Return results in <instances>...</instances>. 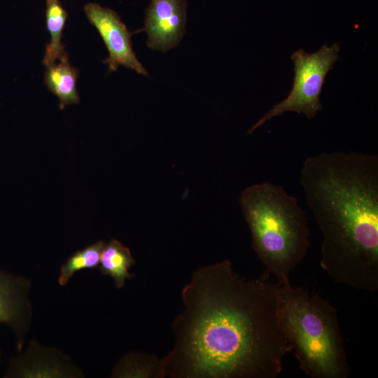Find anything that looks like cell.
Returning a JSON list of instances; mask_svg holds the SVG:
<instances>
[{
	"mask_svg": "<svg viewBox=\"0 0 378 378\" xmlns=\"http://www.w3.org/2000/svg\"><path fill=\"white\" fill-rule=\"evenodd\" d=\"M246 279L230 260L197 268L181 292L175 344L162 377L276 378L291 351L283 323L281 284Z\"/></svg>",
	"mask_w": 378,
	"mask_h": 378,
	"instance_id": "1",
	"label": "cell"
},
{
	"mask_svg": "<svg viewBox=\"0 0 378 378\" xmlns=\"http://www.w3.org/2000/svg\"><path fill=\"white\" fill-rule=\"evenodd\" d=\"M300 184L321 232V266L336 283L378 290V156L350 152L307 158Z\"/></svg>",
	"mask_w": 378,
	"mask_h": 378,
	"instance_id": "2",
	"label": "cell"
},
{
	"mask_svg": "<svg viewBox=\"0 0 378 378\" xmlns=\"http://www.w3.org/2000/svg\"><path fill=\"white\" fill-rule=\"evenodd\" d=\"M239 202L265 274L273 275L281 285L290 284L291 272L310 247L304 211L281 186L270 182L248 186Z\"/></svg>",
	"mask_w": 378,
	"mask_h": 378,
	"instance_id": "3",
	"label": "cell"
},
{
	"mask_svg": "<svg viewBox=\"0 0 378 378\" xmlns=\"http://www.w3.org/2000/svg\"><path fill=\"white\" fill-rule=\"evenodd\" d=\"M283 323L300 368L311 378H346L350 372L336 309L318 295L281 285Z\"/></svg>",
	"mask_w": 378,
	"mask_h": 378,
	"instance_id": "4",
	"label": "cell"
},
{
	"mask_svg": "<svg viewBox=\"0 0 378 378\" xmlns=\"http://www.w3.org/2000/svg\"><path fill=\"white\" fill-rule=\"evenodd\" d=\"M340 43L323 45L318 50L307 53L300 49L291 55L294 64L292 90L286 99L274 105L248 130L252 134L258 127L272 118L287 111L304 114L312 119L321 110L320 94L328 71L338 59Z\"/></svg>",
	"mask_w": 378,
	"mask_h": 378,
	"instance_id": "5",
	"label": "cell"
},
{
	"mask_svg": "<svg viewBox=\"0 0 378 378\" xmlns=\"http://www.w3.org/2000/svg\"><path fill=\"white\" fill-rule=\"evenodd\" d=\"M90 22L97 29L108 51L104 60L110 71L119 66L131 69L137 74L147 76L146 68L138 60L132 46V34L118 15L113 10L90 3L84 6Z\"/></svg>",
	"mask_w": 378,
	"mask_h": 378,
	"instance_id": "6",
	"label": "cell"
},
{
	"mask_svg": "<svg viewBox=\"0 0 378 378\" xmlns=\"http://www.w3.org/2000/svg\"><path fill=\"white\" fill-rule=\"evenodd\" d=\"M186 0H151L141 29L148 46L162 52L176 46L186 32Z\"/></svg>",
	"mask_w": 378,
	"mask_h": 378,
	"instance_id": "7",
	"label": "cell"
},
{
	"mask_svg": "<svg viewBox=\"0 0 378 378\" xmlns=\"http://www.w3.org/2000/svg\"><path fill=\"white\" fill-rule=\"evenodd\" d=\"M78 76L77 69L69 62L68 58L46 66L44 82L48 89L57 97L60 109L79 102Z\"/></svg>",
	"mask_w": 378,
	"mask_h": 378,
	"instance_id": "8",
	"label": "cell"
},
{
	"mask_svg": "<svg viewBox=\"0 0 378 378\" xmlns=\"http://www.w3.org/2000/svg\"><path fill=\"white\" fill-rule=\"evenodd\" d=\"M24 284L0 269V324L16 329L22 316Z\"/></svg>",
	"mask_w": 378,
	"mask_h": 378,
	"instance_id": "9",
	"label": "cell"
},
{
	"mask_svg": "<svg viewBox=\"0 0 378 378\" xmlns=\"http://www.w3.org/2000/svg\"><path fill=\"white\" fill-rule=\"evenodd\" d=\"M67 18V13L59 0H46V22L50 40L46 45L43 64L48 66L68 58L62 37Z\"/></svg>",
	"mask_w": 378,
	"mask_h": 378,
	"instance_id": "10",
	"label": "cell"
},
{
	"mask_svg": "<svg viewBox=\"0 0 378 378\" xmlns=\"http://www.w3.org/2000/svg\"><path fill=\"white\" fill-rule=\"evenodd\" d=\"M134 264L130 249L120 241L113 239L105 244L101 254L99 270L114 280L117 288H122L125 280L132 277L129 270Z\"/></svg>",
	"mask_w": 378,
	"mask_h": 378,
	"instance_id": "11",
	"label": "cell"
},
{
	"mask_svg": "<svg viewBox=\"0 0 378 378\" xmlns=\"http://www.w3.org/2000/svg\"><path fill=\"white\" fill-rule=\"evenodd\" d=\"M105 243L99 241L83 250L76 251L62 266L58 282L65 285L72 275L83 269L95 268L99 265Z\"/></svg>",
	"mask_w": 378,
	"mask_h": 378,
	"instance_id": "12",
	"label": "cell"
},
{
	"mask_svg": "<svg viewBox=\"0 0 378 378\" xmlns=\"http://www.w3.org/2000/svg\"><path fill=\"white\" fill-rule=\"evenodd\" d=\"M116 374L136 377H162L161 360L150 354H132L127 357Z\"/></svg>",
	"mask_w": 378,
	"mask_h": 378,
	"instance_id": "13",
	"label": "cell"
}]
</instances>
